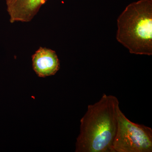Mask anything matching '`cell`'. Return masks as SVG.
I'll return each mask as SVG.
<instances>
[{
  "instance_id": "obj_1",
  "label": "cell",
  "mask_w": 152,
  "mask_h": 152,
  "mask_svg": "<svg viewBox=\"0 0 152 152\" xmlns=\"http://www.w3.org/2000/svg\"><path fill=\"white\" fill-rule=\"evenodd\" d=\"M119 103L116 97L104 94L98 102L88 106L80 120L76 152H113Z\"/></svg>"
},
{
  "instance_id": "obj_2",
  "label": "cell",
  "mask_w": 152,
  "mask_h": 152,
  "mask_svg": "<svg viewBox=\"0 0 152 152\" xmlns=\"http://www.w3.org/2000/svg\"><path fill=\"white\" fill-rule=\"evenodd\" d=\"M116 39L132 54L152 55V1L130 4L118 20Z\"/></svg>"
},
{
  "instance_id": "obj_3",
  "label": "cell",
  "mask_w": 152,
  "mask_h": 152,
  "mask_svg": "<svg viewBox=\"0 0 152 152\" xmlns=\"http://www.w3.org/2000/svg\"><path fill=\"white\" fill-rule=\"evenodd\" d=\"M118 125L113 143V152H152V129L133 122L120 107L118 110Z\"/></svg>"
},
{
  "instance_id": "obj_4",
  "label": "cell",
  "mask_w": 152,
  "mask_h": 152,
  "mask_svg": "<svg viewBox=\"0 0 152 152\" xmlns=\"http://www.w3.org/2000/svg\"><path fill=\"white\" fill-rule=\"evenodd\" d=\"M48 0H6L10 22H28Z\"/></svg>"
},
{
  "instance_id": "obj_5",
  "label": "cell",
  "mask_w": 152,
  "mask_h": 152,
  "mask_svg": "<svg viewBox=\"0 0 152 152\" xmlns=\"http://www.w3.org/2000/svg\"><path fill=\"white\" fill-rule=\"evenodd\" d=\"M33 69L39 77L54 75L59 70L60 61L55 51L40 47L32 56Z\"/></svg>"
}]
</instances>
